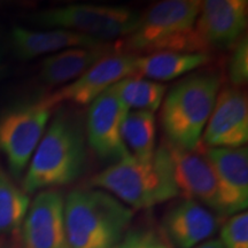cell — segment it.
Returning a JSON list of instances; mask_svg holds the SVG:
<instances>
[{
  "instance_id": "obj_1",
  "label": "cell",
  "mask_w": 248,
  "mask_h": 248,
  "mask_svg": "<svg viewBox=\"0 0 248 248\" xmlns=\"http://www.w3.org/2000/svg\"><path fill=\"white\" fill-rule=\"evenodd\" d=\"M86 136L76 114L66 108L57 111L31 157L22 181L27 194L68 185L86 168Z\"/></svg>"
},
{
  "instance_id": "obj_2",
  "label": "cell",
  "mask_w": 248,
  "mask_h": 248,
  "mask_svg": "<svg viewBox=\"0 0 248 248\" xmlns=\"http://www.w3.org/2000/svg\"><path fill=\"white\" fill-rule=\"evenodd\" d=\"M89 183L91 187L107 192L132 210L153 208L179 197L164 142L155 148L153 159L148 162L130 154L95 173Z\"/></svg>"
},
{
  "instance_id": "obj_3",
  "label": "cell",
  "mask_w": 248,
  "mask_h": 248,
  "mask_svg": "<svg viewBox=\"0 0 248 248\" xmlns=\"http://www.w3.org/2000/svg\"><path fill=\"white\" fill-rule=\"evenodd\" d=\"M200 0H163L140 14L135 30L121 39L117 53L184 52L209 54L195 31ZM144 54V55H145Z\"/></svg>"
},
{
  "instance_id": "obj_4",
  "label": "cell",
  "mask_w": 248,
  "mask_h": 248,
  "mask_svg": "<svg viewBox=\"0 0 248 248\" xmlns=\"http://www.w3.org/2000/svg\"><path fill=\"white\" fill-rule=\"evenodd\" d=\"M133 210L98 188H78L64 198L70 248H117L129 230Z\"/></svg>"
},
{
  "instance_id": "obj_5",
  "label": "cell",
  "mask_w": 248,
  "mask_h": 248,
  "mask_svg": "<svg viewBox=\"0 0 248 248\" xmlns=\"http://www.w3.org/2000/svg\"><path fill=\"white\" fill-rule=\"evenodd\" d=\"M219 89L221 78L215 73L193 74L176 83L161 104L167 141L187 151L199 146Z\"/></svg>"
},
{
  "instance_id": "obj_6",
  "label": "cell",
  "mask_w": 248,
  "mask_h": 248,
  "mask_svg": "<svg viewBox=\"0 0 248 248\" xmlns=\"http://www.w3.org/2000/svg\"><path fill=\"white\" fill-rule=\"evenodd\" d=\"M140 14L124 6L68 5L33 15L32 22L49 29H63L100 42L122 39L138 26Z\"/></svg>"
},
{
  "instance_id": "obj_7",
  "label": "cell",
  "mask_w": 248,
  "mask_h": 248,
  "mask_svg": "<svg viewBox=\"0 0 248 248\" xmlns=\"http://www.w3.org/2000/svg\"><path fill=\"white\" fill-rule=\"evenodd\" d=\"M51 109L43 97L9 108L0 116V151L14 178L20 179L28 168L47 128Z\"/></svg>"
},
{
  "instance_id": "obj_8",
  "label": "cell",
  "mask_w": 248,
  "mask_h": 248,
  "mask_svg": "<svg viewBox=\"0 0 248 248\" xmlns=\"http://www.w3.org/2000/svg\"><path fill=\"white\" fill-rule=\"evenodd\" d=\"M136 58L137 54L130 53L107 55L89 68L74 82L51 94L45 95V101L51 108L64 102L78 106H89L117 82L135 75Z\"/></svg>"
},
{
  "instance_id": "obj_9",
  "label": "cell",
  "mask_w": 248,
  "mask_h": 248,
  "mask_svg": "<svg viewBox=\"0 0 248 248\" xmlns=\"http://www.w3.org/2000/svg\"><path fill=\"white\" fill-rule=\"evenodd\" d=\"M248 141V99L241 88L219 89L201 136L204 148H240Z\"/></svg>"
},
{
  "instance_id": "obj_10",
  "label": "cell",
  "mask_w": 248,
  "mask_h": 248,
  "mask_svg": "<svg viewBox=\"0 0 248 248\" xmlns=\"http://www.w3.org/2000/svg\"><path fill=\"white\" fill-rule=\"evenodd\" d=\"M128 111L129 108L110 89L89 105L86 140L100 159L116 162L130 155L121 136Z\"/></svg>"
},
{
  "instance_id": "obj_11",
  "label": "cell",
  "mask_w": 248,
  "mask_h": 248,
  "mask_svg": "<svg viewBox=\"0 0 248 248\" xmlns=\"http://www.w3.org/2000/svg\"><path fill=\"white\" fill-rule=\"evenodd\" d=\"M168 150L171 170L178 194L197 201L219 216V201L215 173L204 152L187 151L164 141Z\"/></svg>"
},
{
  "instance_id": "obj_12",
  "label": "cell",
  "mask_w": 248,
  "mask_h": 248,
  "mask_svg": "<svg viewBox=\"0 0 248 248\" xmlns=\"http://www.w3.org/2000/svg\"><path fill=\"white\" fill-rule=\"evenodd\" d=\"M23 248H70L64 223V198L53 188L39 192L21 226Z\"/></svg>"
},
{
  "instance_id": "obj_13",
  "label": "cell",
  "mask_w": 248,
  "mask_h": 248,
  "mask_svg": "<svg viewBox=\"0 0 248 248\" xmlns=\"http://www.w3.org/2000/svg\"><path fill=\"white\" fill-rule=\"evenodd\" d=\"M215 173L219 216L246 212L248 206V150L203 148Z\"/></svg>"
},
{
  "instance_id": "obj_14",
  "label": "cell",
  "mask_w": 248,
  "mask_h": 248,
  "mask_svg": "<svg viewBox=\"0 0 248 248\" xmlns=\"http://www.w3.org/2000/svg\"><path fill=\"white\" fill-rule=\"evenodd\" d=\"M247 22V0H204L201 1L195 31L209 51L229 48L244 37Z\"/></svg>"
},
{
  "instance_id": "obj_15",
  "label": "cell",
  "mask_w": 248,
  "mask_h": 248,
  "mask_svg": "<svg viewBox=\"0 0 248 248\" xmlns=\"http://www.w3.org/2000/svg\"><path fill=\"white\" fill-rule=\"evenodd\" d=\"M221 225L219 216L197 201L183 199L163 215L161 232L172 248H194L209 240Z\"/></svg>"
},
{
  "instance_id": "obj_16",
  "label": "cell",
  "mask_w": 248,
  "mask_h": 248,
  "mask_svg": "<svg viewBox=\"0 0 248 248\" xmlns=\"http://www.w3.org/2000/svg\"><path fill=\"white\" fill-rule=\"evenodd\" d=\"M101 44L105 43L63 29L36 31L15 27L11 32L12 49L21 60H31L40 55L54 54L73 47H90Z\"/></svg>"
},
{
  "instance_id": "obj_17",
  "label": "cell",
  "mask_w": 248,
  "mask_h": 248,
  "mask_svg": "<svg viewBox=\"0 0 248 248\" xmlns=\"http://www.w3.org/2000/svg\"><path fill=\"white\" fill-rule=\"evenodd\" d=\"M116 53L107 43L90 47H73L45 58L40 64L39 78L48 86L69 84L107 55Z\"/></svg>"
},
{
  "instance_id": "obj_18",
  "label": "cell",
  "mask_w": 248,
  "mask_h": 248,
  "mask_svg": "<svg viewBox=\"0 0 248 248\" xmlns=\"http://www.w3.org/2000/svg\"><path fill=\"white\" fill-rule=\"evenodd\" d=\"M212 57L204 53L184 52H156L137 55L135 62V75L154 82H167L185 76L198 68L208 64Z\"/></svg>"
},
{
  "instance_id": "obj_19",
  "label": "cell",
  "mask_w": 248,
  "mask_h": 248,
  "mask_svg": "<svg viewBox=\"0 0 248 248\" xmlns=\"http://www.w3.org/2000/svg\"><path fill=\"white\" fill-rule=\"evenodd\" d=\"M156 122L154 113L129 110L123 121L121 136L129 153L136 159L148 162L155 153Z\"/></svg>"
},
{
  "instance_id": "obj_20",
  "label": "cell",
  "mask_w": 248,
  "mask_h": 248,
  "mask_svg": "<svg viewBox=\"0 0 248 248\" xmlns=\"http://www.w3.org/2000/svg\"><path fill=\"white\" fill-rule=\"evenodd\" d=\"M121 101L133 110H145L155 113L162 104L167 93V86L162 83L130 76L123 78L109 88Z\"/></svg>"
},
{
  "instance_id": "obj_21",
  "label": "cell",
  "mask_w": 248,
  "mask_h": 248,
  "mask_svg": "<svg viewBox=\"0 0 248 248\" xmlns=\"http://www.w3.org/2000/svg\"><path fill=\"white\" fill-rule=\"evenodd\" d=\"M29 207V195L0 168V234L18 233Z\"/></svg>"
},
{
  "instance_id": "obj_22",
  "label": "cell",
  "mask_w": 248,
  "mask_h": 248,
  "mask_svg": "<svg viewBox=\"0 0 248 248\" xmlns=\"http://www.w3.org/2000/svg\"><path fill=\"white\" fill-rule=\"evenodd\" d=\"M223 248H248V214L241 212L229 217L219 231Z\"/></svg>"
},
{
  "instance_id": "obj_23",
  "label": "cell",
  "mask_w": 248,
  "mask_h": 248,
  "mask_svg": "<svg viewBox=\"0 0 248 248\" xmlns=\"http://www.w3.org/2000/svg\"><path fill=\"white\" fill-rule=\"evenodd\" d=\"M117 248H172L161 230L151 226L129 229Z\"/></svg>"
},
{
  "instance_id": "obj_24",
  "label": "cell",
  "mask_w": 248,
  "mask_h": 248,
  "mask_svg": "<svg viewBox=\"0 0 248 248\" xmlns=\"http://www.w3.org/2000/svg\"><path fill=\"white\" fill-rule=\"evenodd\" d=\"M228 74L232 86L243 88L248 82V42L247 37L235 43L228 61Z\"/></svg>"
},
{
  "instance_id": "obj_25",
  "label": "cell",
  "mask_w": 248,
  "mask_h": 248,
  "mask_svg": "<svg viewBox=\"0 0 248 248\" xmlns=\"http://www.w3.org/2000/svg\"><path fill=\"white\" fill-rule=\"evenodd\" d=\"M16 234H0V248H23L21 238L16 239Z\"/></svg>"
},
{
  "instance_id": "obj_26",
  "label": "cell",
  "mask_w": 248,
  "mask_h": 248,
  "mask_svg": "<svg viewBox=\"0 0 248 248\" xmlns=\"http://www.w3.org/2000/svg\"><path fill=\"white\" fill-rule=\"evenodd\" d=\"M194 248H223L221 241L218 239H209L204 243L198 245L197 247Z\"/></svg>"
},
{
  "instance_id": "obj_27",
  "label": "cell",
  "mask_w": 248,
  "mask_h": 248,
  "mask_svg": "<svg viewBox=\"0 0 248 248\" xmlns=\"http://www.w3.org/2000/svg\"><path fill=\"white\" fill-rule=\"evenodd\" d=\"M7 71H8V66L4 60V55H2V51L0 48V80L4 79L6 75H7Z\"/></svg>"
}]
</instances>
